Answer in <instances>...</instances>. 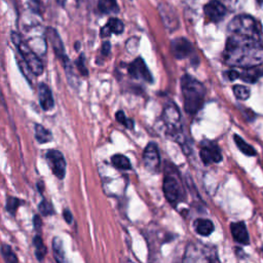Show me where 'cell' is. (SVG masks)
Here are the masks:
<instances>
[{
    "mask_svg": "<svg viewBox=\"0 0 263 263\" xmlns=\"http://www.w3.org/2000/svg\"><path fill=\"white\" fill-rule=\"evenodd\" d=\"M223 57L224 62L234 68L256 67L263 63V44L256 38L230 34Z\"/></svg>",
    "mask_w": 263,
    "mask_h": 263,
    "instance_id": "1",
    "label": "cell"
},
{
    "mask_svg": "<svg viewBox=\"0 0 263 263\" xmlns=\"http://www.w3.org/2000/svg\"><path fill=\"white\" fill-rule=\"evenodd\" d=\"M181 90L185 111L189 114H195L203 105L205 87L197 79L186 74L181 78Z\"/></svg>",
    "mask_w": 263,
    "mask_h": 263,
    "instance_id": "2",
    "label": "cell"
},
{
    "mask_svg": "<svg viewBox=\"0 0 263 263\" xmlns=\"http://www.w3.org/2000/svg\"><path fill=\"white\" fill-rule=\"evenodd\" d=\"M161 119L167 137L184 146L186 142L183 133L181 114L178 107L174 103L170 102L164 106Z\"/></svg>",
    "mask_w": 263,
    "mask_h": 263,
    "instance_id": "3",
    "label": "cell"
},
{
    "mask_svg": "<svg viewBox=\"0 0 263 263\" xmlns=\"http://www.w3.org/2000/svg\"><path fill=\"white\" fill-rule=\"evenodd\" d=\"M11 41L15 45L16 49L21 53L25 63L35 76H39L43 73V64L38 55L31 49V47L24 41L22 35L15 31H12L10 34Z\"/></svg>",
    "mask_w": 263,
    "mask_h": 263,
    "instance_id": "4",
    "label": "cell"
},
{
    "mask_svg": "<svg viewBox=\"0 0 263 263\" xmlns=\"http://www.w3.org/2000/svg\"><path fill=\"white\" fill-rule=\"evenodd\" d=\"M228 31L230 34L248 36L259 40L261 36V31L256 20L246 14H239L233 17L228 25Z\"/></svg>",
    "mask_w": 263,
    "mask_h": 263,
    "instance_id": "5",
    "label": "cell"
},
{
    "mask_svg": "<svg viewBox=\"0 0 263 263\" xmlns=\"http://www.w3.org/2000/svg\"><path fill=\"white\" fill-rule=\"evenodd\" d=\"M184 263H220L215 248L204 245H190L187 248Z\"/></svg>",
    "mask_w": 263,
    "mask_h": 263,
    "instance_id": "6",
    "label": "cell"
},
{
    "mask_svg": "<svg viewBox=\"0 0 263 263\" xmlns=\"http://www.w3.org/2000/svg\"><path fill=\"white\" fill-rule=\"evenodd\" d=\"M46 37L55 53V55L58 57V59L62 62L64 68H65V72H67V74L69 75L70 73V60L68 58V55L66 54V50L63 44V41L58 33V31L52 28V27H48L46 28Z\"/></svg>",
    "mask_w": 263,
    "mask_h": 263,
    "instance_id": "7",
    "label": "cell"
},
{
    "mask_svg": "<svg viewBox=\"0 0 263 263\" xmlns=\"http://www.w3.org/2000/svg\"><path fill=\"white\" fill-rule=\"evenodd\" d=\"M45 158L52 172V174L60 180H63L66 176L67 163L63 153L55 149H50L46 152Z\"/></svg>",
    "mask_w": 263,
    "mask_h": 263,
    "instance_id": "8",
    "label": "cell"
},
{
    "mask_svg": "<svg viewBox=\"0 0 263 263\" xmlns=\"http://www.w3.org/2000/svg\"><path fill=\"white\" fill-rule=\"evenodd\" d=\"M162 188L165 198L172 204H176L182 199V188L179 180L175 176L166 174L163 179Z\"/></svg>",
    "mask_w": 263,
    "mask_h": 263,
    "instance_id": "9",
    "label": "cell"
},
{
    "mask_svg": "<svg viewBox=\"0 0 263 263\" xmlns=\"http://www.w3.org/2000/svg\"><path fill=\"white\" fill-rule=\"evenodd\" d=\"M143 161L147 171L150 173H157L160 165V156L158 148L155 143L150 142L143 153Z\"/></svg>",
    "mask_w": 263,
    "mask_h": 263,
    "instance_id": "10",
    "label": "cell"
},
{
    "mask_svg": "<svg viewBox=\"0 0 263 263\" xmlns=\"http://www.w3.org/2000/svg\"><path fill=\"white\" fill-rule=\"evenodd\" d=\"M199 155L201 160L205 164L220 162L222 160V153L220 148L211 141H204L201 143Z\"/></svg>",
    "mask_w": 263,
    "mask_h": 263,
    "instance_id": "11",
    "label": "cell"
},
{
    "mask_svg": "<svg viewBox=\"0 0 263 263\" xmlns=\"http://www.w3.org/2000/svg\"><path fill=\"white\" fill-rule=\"evenodd\" d=\"M128 74L135 79H141L147 82H152V75L142 58H137L128 65Z\"/></svg>",
    "mask_w": 263,
    "mask_h": 263,
    "instance_id": "12",
    "label": "cell"
},
{
    "mask_svg": "<svg viewBox=\"0 0 263 263\" xmlns=\"http://www.w3.org/2000/svg\"><path fill=\"white\" fill-rule=\"evenodd\" d=\"M171 49L173 54L179 60L188 58L193 52L192 44L184 37L174 39L171 43Z\"/></svg>",
    "mask_w": 263,
    "mask_h": 263,
    "instance_id": "13",
    "label": "cell"
},
{
    "mask_svg": "<svg viewBox=\"0 0 263 263\" xmlns=\"http://www.w3.org/2000/svg\"><path fill=\"white\" fill-rule=\"evenodd\" d=\"M206 17L214 23L221 22L226 15V8L218 0H212L203 7Z\"/></svg>",
    "mask_w": 263,
    "mask_h": 263,
    "instance_id": "14",
    "label": "cell"
},
{
    "mask_svg": "<svg viewBox=\"0 0 263 263\" xmlns=\"http://www.w3.org/2000/svg\"><path fill=\"white\" fill-rule=\"evenodd\" d=\"M38 98L41 108L44 111H49L54 106L52 92L46 83H40L38 86Z\"/></svg>",
    "mask_w": 263,
    "mask_h": 263,
    "instance_id": "15",
    "label": "cell"
},
{
    "mask_svg": "<svg viewBox=\"0 0 263 263\" xmlns=\"http://www.w3.org/2000/svg\"><path fill=\"white\" fill-rule=\"evenodd\" d=\"M230 231H231L232 237L235 241H237L239 243H242V245H248L250 242L249 233H248L246 224L242 221L231 223L230 224Z\"/></svg>",
    "mask_w": 263,
    "mask_h": 263,
    "instance_id": "16",
    "label": "cell"
},
{
    "mask_svg": "<svg viewBox=\"0 0 263 263\" xmlns=\"http://www.w3.org/2000/svg\"><path fill=\"white\" fill-rule=\"evenodd\" d=\"M261 76H263V68L259 66L251 67V68H242L241 71L237 70V78H240L246 82L254 83Z\"/></svg>",
    "mask_w": 263,
    "mask_h": 263,
    "instance_id": "17",
    "label": "cell"
},
{
    "mask_svg": "<svg viewBox=\"0 0 263 263\" xmlns=\"http://www.w3.org/2000/svg\"><path fill=\"white\" fill-rule=\"evenodd\" d=\"M124 25L123 23L116 18V17H111L107 24L102 27L101 29V36L102 37H109L111 34H121L123 32Z\"/></svg>",
    "mask_w": 263,
    "mask_h": 263,
    "instance_id": "18",
    "label": "cell"
},
{
    "mask_svg": "<svg viewBox=\"0 0 263 263\" xmlns=\"http://www.w3.org/2000/svg\"><path fill=\"white\" fill-rule=\"evenodd\" d=\"M193 227L195 231L202 236L210 235L215 228L213 222L209 219H196L193 223Z\"/></svg>",
    "mask_w": 263,
    "mask_h": 263,
    "instance_id": "19",
    "label": "cell"
},
{
    "mask_svg": "<svg viewBox=\"0 0 263 263\" xmlns=\"http://www.w3.org/2000/svg\"><path fill=\"white\" fill-rule=\"evenodd\" d=\"M52 253L57 263H67L64 243L61 237L59 236H54L52 239Z\"/></svg>",
    "mask_w": 263,
    "mask_h": 263,
    "instance_id": "20",
    "label": "cell"
},
{
    "mask_svg": "<svg viewBox=\"0 0 263 263\" xmlns=\"http://www.w3.org/2000/svg\"><path fill=\"white\" fill-rule=\"evenodd\" d=\"M33 247H34V254H35L36 259L39 262H42L46 256L47 249H46L45 243L43 242L42 236L39 233H37L33 237Z\"/></svg>",
    "mask_w": 263,
    "mask_h": 263,
    "instance_id": "21",
    "label": "cell"
},
{
    "mask_svg": "<svg viewBox=\"0 0 263 263\" xmlns=\"http://www.w3.org/2000/svg\"><path fill=\"white\" fill-rule=\"evenodd\" d=\"M34 130H35V139L37 140L38 143L45 144V143H48L52 140L51 132L49 129L45 128L43 125L36 123L35 127H34Z\"/></svg>",
    "mask_w": 263,
    "mask_h": 263,
    "instance_id": "22",
    "label": "cell"
},
{
    "mask_svg": "<svg viewBox=\"0 0 263 263\" xmlns=\"http://www.w3.org/2000/svg\"><path fill=\"white\" fill-rule=\"evenodd\" d=\"M98 8L102 13H117L119 11L116 0H99Z\"/></svg>",
    "mask_w": 263,
    "mask_h": 263,
    "instance_id": "23",
    "label": "cell"
},
{
    "mask_svg": "<svg viewBox=\"0 0 263 263\" xmlns=\"http://www.w3.org/2000/svg\"><path fill=\"white\" fill-rule=\"evenodd\" d=\"M0 253L5 263H18V259L14 251L7 243H2L0 247Z\"/></svg>",
    "mask_w": 263,
    "mask_h": 263,
    "instance_id": "24",
    "label": "cell"
},
{
    "mask_svg": "<svg viewBox=\"0 0 263 263\" xmlns=\"http://www.w3.org/2000/svg\"><path fill=\"white\" fill-rule=\"evenodd\" d=\"M233 140L237 146V148L246 155L248 156H254L256 155V150L251 146L249 145L242 138H240L238 135H234L233 136Z\"/></svg>",
    "mask_w": 263,
    "mask_h": 263,
    "instance_id": "25",
    "label": "cell"
},
{
    "mask_svg": "<svg viewBox=\"0 0 263 263\" xmlns=\"http://www.w3.org/2000/svg\"><path fill=\"white\" fill-rule=\"evenodd\" d=\"M111 162L118 170L126 171V170H129L132 167L129 159L126 156L122 155V154H115V155H113L111 157Z\"/></svg>",
    "mask_w": 263,
    "mask_h": 263,
    "instance_id": "26",
    "label": "cell"
},
{
    "mask_svg": "<svg viewBox=\"0 0 263 263\" xmlns=\"http://www.w3.org/2000/svg\"><path fill=\"white\" fill-rule=\"evenodd\" d=\"M22 203V200L17 197H14V196H7L6 198V203H5V208H6V211L11 215V216H14L17 209L20 208Z\"/></svg>",
    "mask_w": 263,
    "mask_h": 263,
    "instance_id": "27",
    "label": "cell"
},
{
    "mask_svg": "<svg viewBox=\"0 0 263 263\" xmlns=\"http://www.w3.org/2000/svg\"><path fill=\"white\" fill-rule=\"evenodd\" d=\"M233 93L238 100H247V99H249L251 91H250L249 87H247L245 85L237 84V85L233 86Z\"/></svg>",
    "mask_w": 263,
    "mask_h": 263,
    "instance_id": "28",
    "label": "cell"
},
{
    "mask_svg": "<svg viewBox=\"0 0 263 263\" xmlns=\"http://www.w3.org/2000/svg\"><path fill=\"white\" fill-rule=\"evenodd\" d=\"M38 211L42 216H51L54 214L53 206L45 198H43L38 205Z\"/></svg>",
    "mask_w": 263,
    "mask_h": 263,
    "instance_id": "29",
    "label": "cell"
},
{
    "mask_svg": "<svg viewBox=\"0 0 263 263\" xmlns=\"http://www.w3.org/2000/svg\"><path fill=\"white\" fill-rule=\"evenodd\" d=\"M115 117H116V120L119 123H121L122 125H124L126 128H133L134 121L132 119H129V118H126L122 111H117L116 114H115Z\"/></svg>",
    "mask_w": 263,
    "mask_h": 263,
    "instance_id": "30",
    "label": "cell"
},
{
    "mask_svg": "<svg viewBox=\"0 0 263 263\" xmlns=\"http://www.w3.org/2000/svg\"><path fill=\"white\" fill-rule=\"evenodd\" d=\"M75 65H76V67H77L78 71H79L83 76H86V75L88 74L87 69H86V67H85V65H84V55H83V54H80V55H79V58H78V59L76 60V62H75Z\"/></svg>",
    "mask_w": 263,
    "mask_h": 263,
    "instance_id": "31",
    "label": "cell"
},
{
    "mask_svg": "<svg viewBox=\"0 0 263 263\" xmlns=\"http://www.w3.org/2000/svg\"><path fill=\"white\" fill-rule=\"evenodd\" d=\"M33 226H34V229L39 232L42 228V221H41V218L39 215H35L34 218H33Z\"/></svg>",
    "mask_w": 263,
    "mask_h": 263,
    "instance_id": "32",
    "label": "cell"
},
{
    "mask_svg": "<svg viewBox=\"0 0 263 263\" xmlns=\"http://www.w3.org/2000/svg\"><path fill=\"white\" fill-rule=\"evenodd\" d=\"M63 218L64 220L68 223V224H71L72 221H73V215L71 213V211L69 209H64L63 210Z\"/></svg>",
    "mask_w": 263,
    "mask_h": 263,
    "instance_id": "33",
    "label": "cell"
},
{
    "mask_svg": "<svg viewBox=\"0 0 263 263\" xmlns=\"http://www.w3.org/2000/svg\"><path fill=\"white\" fill-rule=\"evenodd\" d=\"M110 48H111L110 42H108V41L104 42V43H103V46H102V53L105 54V55H107V54L110 52Z\"/></svg>",
    "mask_w": 263,
    "mask_h": 263,
    "instance_id": "34",
    "label": "cell"
},
{
    "mask_svg": "<svg viewBox=\"0 0 263 263\" xmlns=\"http://www.w3.org/2000/svg\"><path fill=\"white\" fill-rule=\"evenodd\" d=\"M37 188H38L39 193H43V191H44V182H43L42 180L38 181V183H37Z\"/></svg>",
    "mask_w": 263,
    "mask_h": 263,
    "instance_id": "35",
    "label": "cell"
},
{
    "mask_svg": "<svg viewBox=\"0 0 263 263\" xmlns=\"http://www.w3.org/2000/svg\"><path fill=\"white\" fill-rule=\"evenodd\" d=\"M59 5H61V6H64L65 5V3H66V0H54Z\"/></svg>",
    "mask_w": 263,
    "mask_h": 263,
    "instance_id": "36",
    "label": "cell"
},
{
    "mask_svg": "<svg viewBox=\"0 0 263 263\" xmlns=\"http://www.w3.org/2000/svg\"><path fill=\"white\" fill-rule=\"evenodd\" d=\"M257 1V3L259 4V5H262L263 4V0H256Z\"/></svg>",
    "mask_w": 263,
    "mask_h": 263,
    "instance_id": "37",
    "label": "cell"
}]
</instances>
